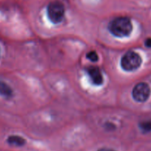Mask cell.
<instances>
[{
	"mask_svg": "<svg viewBox=\"0 0 151 151\" xmlns=\"http://www.w3.org/2000/svg\"><path fill=\"white\" fill-rule=\"evenodd\" d=\"M109 29L111 33L116 37L128 36L133 30L131 21L127 17H117L110 22Z\"/></svg>",
	"mask_w": 151,
	"mask_h": 151,
	"instance_id": "obj_1",
	"label": "cell"
},
{
	"mask_svg": "<svg viewBox=\"0 0 151 151\" xmlns=\"http://www.w3.org/2000/svg\"><path fill=\"white\" fill-rule=\"evenodd\" d=\"M142 58L138 53L129 51L123 55L121 60V66L124 70L132 72L140 67Z\"/></svg>",
	"mask_w": 151,
	"mask_h": 151,
	"instance_id": "obj_2",
	"label": "cell"
},
{
	"mask_svg": "<svg viewBox=\"0 0 151 151\" xmlns=\"http://www.w3.org/2000/svg\"><path fill=\"white\" fill-rule=\"evenodd\" d=\"M65 12L63 4L59 1H52L47 6V16L53 24L61 23L63 21Z\"/></svg>",
	"mask_w": 151,
	"mask_h": 151,
	"instance_id": "obj_3",
	"label": "cell"
},
{
	"mask_svg": "<svg viewBox=\"0 0 151 151\" xmlns=\"http://www.w3.org/2000/svg\"><path fill=\"white\" fill-rule=\"evenodd\" d=\"M150 95V88L145 83H139L133 89V97L139 103L145 102Z\"/></svg>",
	"mask_w": 151,
	"mask_h": 151,
	"instance_id": "obj_4",
	"label": "cell"
},
{
	"mask_svg": "<svg viewBox=\"0 0 151 151\" xmlns=\"http://www.w3.org/2000/svg\"><path fill=\"white\" fill-rule=\"evenodd\" d=\"M87 74L94 85L100 86L103 83V77L100 69L96 66H90L87 69Z\"/></svg>",
	"mask_w": 151,
	"mask_h": 151,
	"instance_id": "obj_5",
	"label": "cell"
},
{
	"mask_svg": "<svg viewBox=\"0 0 151 151\" xmlns=\"http://www.w3.org/2000/svg\"><path fill=\"white\" fill-rule=\"evenodd\" d=\"M0 95L5 98H10L13 96L12 88L2 81H0Z\"/></svg>",
	"mask_w": 151,
	"mask_h": 151,
	"instance_id": "obj_6",
	"label": "cell"
},
{
	"mask_svg": "<svg viewBox=\"0 0 151 151\" xmlns=\"http://www.w3.org/2000/svg\"><path fill=\"white\" fill-rule=\"evenodd\" d=\"M7 143L10 145L16 146V147H21L23 146L26 143V141L24 138L19 136H10L7 139Z\"/></svg>",
	"mask_w": 151,
	"mask_h": 151,
	"instance_id": "obj_7",
	"label": "cell"
},
{
	"mask_svg": "<svg viewBox=\"0 0 151 151\" xmlns=\"http://www.w3.org/2000/svg\"><path fill=\"white\" fill-rule=\"evenodd\" d=\"M139 126H140V128L144 132H149V131H151V121L142 122Z\"/></svg>",
	"mask_w": 151,
	"mask_h": 151,
	"instance_id": "obj_8",
	"label": "cell"
},
{
	"mask_svg": "<svg viewBox=\"0 0 151 151\" xmlns=\"http://www.w3.org/2000/svg\"><path fill=\"white\" fill-rule=\"evenodd\" d=\"M87 58L92 62H96L97 61L99 57H98L97 53L95 51H90L87 54Z\"/></svg>",
	"mask_w": 151,
	"mask_h": 151,
	"instance_id": "obj_9",
	"label": "cell"
},
{
	"mask_svg": "<svg viewBox=\"0 0 151 151\" xmlns=\"http://www.w3.org/2000/svg\"><path fill=\"white\" fill-rule=\"evenodd\" d=\"M145 45L147 47H151V38H147L145 41Z\"/></svg>",
	"mask_w": 151,
	"mask_h": 151,
	"instance_id": "obj_10",
	"label": "cell"
},
{
	"mask_svg": "<svg viewBox=\"0 0 151 151\" xmlns=\"http://www.w3.org/2000/svg\"><path fill=\"white\" fill-rule=\"evenodd\" d=\"M97 151H116V150H113V149H110V148H100Z\"/></svg>",
	"mask_w": 151,
	"mask_h": 151,
	"instance_id": "obj_11",
	"label": "cell"
},
{
	"mask_svg": "<svg viewBox=\"0 0 151 151\" xmlns=\"http://www.w3.org/2000/svg\"><path fill=\"white\" fill-rule=\"evenodd\" d=\"M0 56H1V50H0Z\"/></svg>",
	"mask_w": 151,
	"mask_h": 151,
	"instance_id": "obj_12",
	"label": "cell"
}]
</instances>
